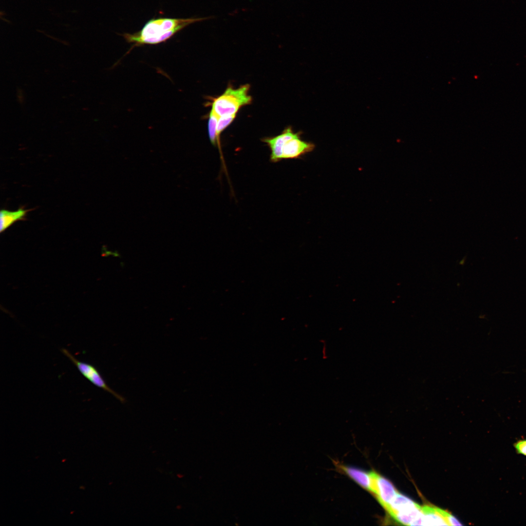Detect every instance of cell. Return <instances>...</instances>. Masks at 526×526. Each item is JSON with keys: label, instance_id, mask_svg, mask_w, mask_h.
<instances>
[{"label": "cell", "instance_id": "obj_1", "mask_svg": "<svg viewBox=\"0 0 526 526\" xmlns=\"http://www.w3.org/2000/svg\"><path fill=\"white\" fill-rule=\"evenodd\" d=\"M208 18L152 19L148 21L140 31L133 34L124 33L122 36L127 42L133 44V47L146 44H157L166 41L189 25Z\"/></svg>", "mask_w": 526, "mask_h": 526}, {"label": "cell", "instance_id": "obj_2", "mask_svg": "<svg viewBox=\"0 0 526 526\" xmlns=\"http://www.w3.org/2000/svg\"><path fill=\"white\" fill-rule=\"evenodd\" d=\"M249 88L248 84L236 89L227 88L214 100L211 108L219 116L237 114L241 107L249 104L252 101L251 96L248 94Z\"/></svg>", "mask_w": 526, "mask_h": 526}, {"label": "cell", "instance_id": "obj_3", "mask_svg": "<svg viewBox=\"0 0 526 526\" xmlns=\"http://www.w3.org/2000/svg\"><path fill=\"white\" fill-rule=\"evenodd\" d=\"M61 352L75 364L80 373L92 383L110 393L121 402H124L125 398L107 384L94 366L78 360L66 349L62 348Z\"/></svg>", "mask_w": 526, "mask_h": 526}, {"label": "cell", "instance_id": "obj_4", "mask_svg": "<svg viewBox=\"0 0 526 526\" xmlns=\"http://www.w3.org/2000/svg\"><path fill=\"white\" fill-rule=\"evenodd\" d=\"M373 478L372 493L374 494L381 505L386 509L398 492L393 484L388 479L375 471H371Z\"/></svg>", "mask_w": 526, "mask_h": 526}, {"label": "cell", "instance_id": "obj_5", "mask_svg": "<svg viewBox=\"0 0 526 526\" xmlns=\"http://www.w3.org/2000/svg\"><path fill=\"white\" fill-rule=\"evenodd\" d=\"M301 132H298L295 136L286 141L284 144L282 151V160L299 158L314 150L315 145L312 143L302 140L301 139Z\"/></svg>", "mask_w": 526, "mask_h": 526}, {"label": "cell", "instance_id": "obj_6", "mask_svg": "<svg viewBox=\"0 0 526 526\" xmlns=\"http://www.w3.org/2000/svg\"><path fill=\"white\" fill-rule=\"evenodd\" d=\"M297 133L294 132L291 128L288 127L277 136L262 139V141L265 143L270 148L271 162L276 163L282 160V151L284 144L286 141L295 136Z\"/></svg>", "mask_w": 526, "mask_h": 526}, {"label": "cell", "instance_id": "obj_7", "mask_svg": "<svg viewBox=\"0 0 526 526\" xmlns=\"http://www.w3.org/2000/svg\"><path fill=\"white\" fill-rule=\"evenodd\" d=\"M338 467L342 471L361 487L372 492L373 478L371 472H367L356 468L343 465H338Z\"/></svg>", "mask_w": 526, "mask_h": 526}, {"label": "cell", "instance_id": "obj_8", "mask_svg": "<svg viewBox=\"0 0 526 526\" xmlns=\"http://www.w3.org/2000/svg\"><path fill=\"white\" fill-rule=\"evenodd\" d=\"M422 526H448L446 520L441 514L439 507L425 505L421 507Z\"/></svg>", "mask_w": 526, "mask_h": 526}, {"label": "cell", "instance_id": "obj_9", "mask_svg": "<svg viewBox=\"0 0 526 526\" xmlns=\"http://www.w3.org/2000/svg\"><path fill=\"white\" fill-rule=\"evenodd\" d=\"M28 210L21 208L16 211L1 209L0 211V232L4 231L17 221L23 220Z\"/></svg>", "mask_w": 526, "mask_h": 526}, {"label": "cell", "instance_id": "obj_10", "mask_svg": "<svg viewBox=\"0 0 526 526\" xmlns=\"http://www.w3.org/2000/svg\"><path fill=\"white\" fill-rule=\"evenodd\" d=\"M236 115V114L225 115L221 116H219L216 129V135L218 141V148L220 150V156L223 165H224V158L221 152L220 143V136L222 132L229 126L233 120L234 119Z\"/></svg>", "mask_w": 526, "mask_h": 526}, {"label": "cell", "instance_id": "obj_11", "mask_svg": "<svg viewBox=\"0 0 526 526\" xmlns=\"http://www.w3.org/2000/svg\"><path fill=\"white\" fill-rule=\"evenodd\" d=\"M219 118V116L211 108L208 121V132L210 141L214 146L218 145L216 129Z\"/></svg>", "mask_w": 526, "mask_h": 526}, {"label": "cell", "instance_id": "obj_12", "mask_svg": "<svg viewBox=\"0 0 526 526\" xmlns=\"http://www.w3.org/2000/svg\"><path fill=\"white\" fill-rule=\"evenodd\" d=\"M441 514L446 520L448 526H462L460 522L447 511L439 508Z\"/></svg>", "mask_w": 526, "mask_h": 526}, {"label": "cell", "instance_id": "obj_13", "mask_svg": "<svg viewBox=\"0 0 526 526\" xmlns=\"http://www.w3.org/2000/svg\"><path fill=\"white\" fill-rule=\"evenodd\" d=\"M513 446L517 453L526 456V438L518 440Z\"/></svg>", "mask_w": 526, "mask_h": 526}]
</instances>
